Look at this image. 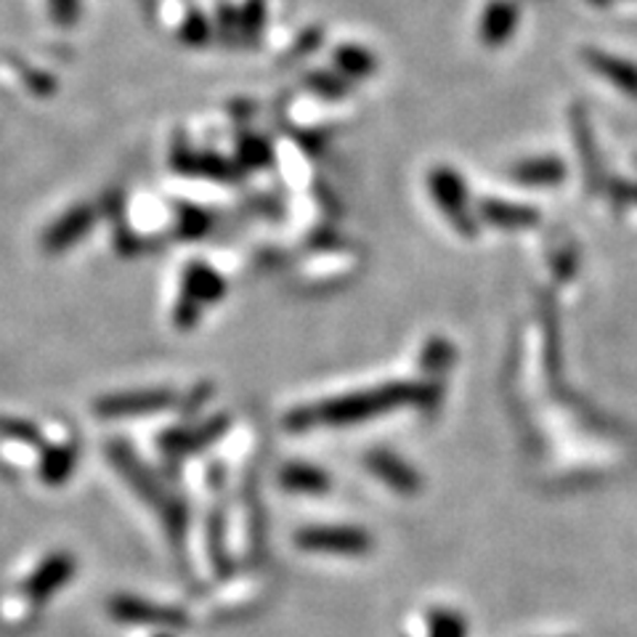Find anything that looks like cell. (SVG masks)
<instances>
[{
	"label": "cell",
	"instance_id": "8fae6325",
	"mask_svg": "<svg viewBox=\"0 0 637 637\" xmlns=\"http://www.w3.org/2000/svg\"><path fill=\"white\" fill-rule=\"evenodd\" d=\"M263 17H266V3L263 0H247L242 11V30L247 37H258V32L263 30Z\"/></svg>",
	"mask_w": 637,
	"mask_h": 637
},
{
	"label": "cell",
	"instance_id": "8992f818",
	"mask_svg": "<svg viewBox=\"0 0 637 637\" xmlns=\"http://www.w3.org/2000/svg\"><path fill=\"white\" fill-rule=\"evenodd\" d=\"M565 175V168L561 160L555 158H542V160H529L523 165L516 168V179L526 181V184H558Z\"/></svg>",
	"mask_w": 637,
	"mask_h": 637
},
{
	"label": "cell",
	"instance_id": "9c48e42d",
	"mask_svg": "<svg viewBox=\"0 0 637 637\" xmlns=\"http://www.w3.org/2000/svg\"><path fill=\"white\" fill-rule=\"evenodd\" d=\"M0 435H6V439L28 441V444H37V441H41V435H37V431L30 425V422L17 420V418H0Z\"/></svg>",
	"mask_w": 637,
	"mask_h": 637
},
{
	"label": "cell",
	"instance_id": "277c9868",
	"mask_svg": "<svg viewBox=\"0 0 637 637\" xmlns=\"http://www.w3.org/2000/svg\"><path fill=\"white\" fill-rule=\"evenodd\" d=\"M67 576H69L67 558H62V555L51 558V561L41 565V569H37V574L28 582V593H30V597H35V601H43V597H48L51 593H54V590L64 580H67Z\"/></svg>",
	"mask_w": 637,
	"mask_h": 637
},
{
	"label": "cell",
	"instance_id": "5b68a950",
	"mask_svg": "<svg viewBox=\"0 0 637 637\" xmlns=\"http://www.w3.org/2000/svg\"><path fill=\"white\" fill-rule=\"evenodd\" d=\"M335 64L343 75L348 77H369L377 69V58L373 51L361 45H341L335 51Z\"/></svg>",
	"mask_w": 637,
	"mask_h": 637
},
{
	"label": "cell",
	"instance_id": "7c38bea8",
	"mask_svg": "<svg viewBox=\"0 0 637 637\" xmlns=\"http://www.w3.org/2000/svg\"><path fill=\"white\" fill-rule=\"evenodd\" d=\"M210 35V30H207V22L199 14H194V17H188V22H186V28H184V41L188 43L192 41V45H203L205 37Z\"/></svg>",
	"mask_w": 637,
	"mask_h": 637
},
{
	"label": "cell",
	"instance_id": "52a82bcc",
	"mask_svg": "<svg viewBox=\"0 0 637 637\" xmlns=\"http://www.w3.org/2000/svg\"><path fill=\"white\" fill-rule=\"evenodd\" d=\"M309 86L318 96H327V99H341V96L348 94V83L333 73H314L309 77Z\"/></svg>",
	"mask_w": 637,
	"mask_h": 637
},
{
	"label": "cell",
	"instance_id": "ba28073f",
	"mask_svg": "<svg viewBox=\"0 0 637 637\" xmlns=\"http://www.w3.org/2000/svg\"><path fill=\"white\" fill-rule=\"evenodd\" d=\"M48 9L58 28H75L80 19V0H48Z\"/></svg>",
	"mask_w": 637,
	"mask_h": 637
},
{
	"label": "cell",
	"instance_id": "4fadbf2b",
	"mask_svg": "<svg viewBox=\"0 0 637 637\" xmlns=\"http://www.w3.org/2000/svg\"><path fill=\"white\" fill-rule=\"evenodd\" d=\"M590 3H597V6H608L611 0H590Z\"/></svg>",
	"mask_w": 637,
	"mask_h": 637
},
{
	"label": "cell",
	"instance_id": "6da1fadb",
	"mask_svg": "<svg viewBox=\"0 0 637 637\" xmlns=\"http://www.w3.org/2000/svg\"><path fill=\"white\" fill-rule=\"evenodd\" d=\"M518 28V6L512 0H492L481 14L478 37L486 48H499L512 37Z\"/></svg>",
	"mask_w": 637,
	"mask_h": 637
},
{
	"label": "cell",
	"instance_id": "30bf717a",
	"mask_svg": "<svg viewBox=\"0 0 637 637\" xmlns=\"http://www.w3.org/2000/svg\"><path fill=\"white\" fill-rule=\"evenodd\" d=\"M69 473V454L64 450H54L45 454V463H43V478L48 481V484H56V481H62L64 476Z\"/></svg>",
	"mask_w": 637,
	"mask_h": 637
},
{
	"label": "cell",
	"instance_id": "7a4b0ae2",
	"mask_svg": "<svg viewBox=\"0 0 637 637\" xmlns=\"http://www.w3.org/2000/svg\"><path fill=\"white\" fill-rule=\"evenodd\" d=\"M582 56L593 73L606 77L608 83H614V86L619 88L622 94L637 99V64L627 62V58L611 56V54H606V51H593V48L584 51Z\"/></svg>",
	"mask_w": 637,
	"mask_h": 637
},
{
	"label": "cell",
	"instance_id": "3957f363",
	"mask_svg": "<svg viewBox=\"0 0 637 637\" xmlns=\"http://www.w3.org/2000/svg\"><path fill=\"white\" fill-rule=\"evenodd\" d=\"M88 224H90V210H86V207H77V210L67 213V216L51 226V231L45 234V247H48V250H62V247L73 245L75 239L88 229Z\"/></svg>",
	"mask_w": 637,
	"mask_h": 637
}]
</instances>
